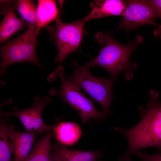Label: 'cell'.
<instances>
[{
    "label": "cell",
    "instance_id": "cell-1",
    "mask_svg": "<svg viewBox=\"0 0 161 161\" xmlns=\"http://www.w3.org/2000/svg\"><path fill=\"white\" fill-rule=\"evenodd\" d=\"M159 97L155 89L151 91L146 106L139 109L142 118L135 126L127 129L114 128L124 136L128 144L126 152L119 157V161H128L131 154L149 147H157L161 152V102Z\"/></svg>",
    "mask_w": 161,
    "mask_h": 161
},
{
    "label": "cell",
    "instance_id": "cell-2",
    "mask_svg": "<svg viewBox=\"0 0 161 161\" xmlns=\"http://www.w3.org/2000/svg\"><path fill=\"white\" fill-rule=\"evenodd\" d=\"M95 38L100 44H106L100 49L96 58L85 64L87 66L90 68L96 66H100L107 70L114 78L122 71L135 69L136 66L130 61L129 59L138 46L139 40L123 45L116 41L108 32L105 33L97 32Z\"/></svg>",
    "mask_w": 161,
    "mask_h": 161
},
{
    "label": "cell",
    "instance_id": "cell-3",
    "mask_svg": "<svg viewBox=\"0 0 161 161\" xmlns=\"http://www.w3.org/2000/svg\"><path fill=\"white\" fill-rule=\"evenodd\" d=\"M36 25L28 24L23 33L3 45L1 48V75L6 74V69L10 65L19 62H29L41 68L36 53L37 37L35 33Z\"/></svg>",
    "mask_w": 161,
    "mask_h": 161
},
{
    "label": "cell",
    "instance_id": "cell-4",
    "mask_svg": "<svg viewBox=\"0 0 161 161\" xmlns=\"http://www.w3.org/2000/svg\"><path fill=\"white\" fill-rule=\"evenodd\" d=\"M72 65L75 70L68 80L84 89L98 102L102 108V112L106 116L110 112L112 89L114 78H96L91 74L89 68L85 64L80 65L73 62Z\"/></svg>",
    "mask_w": 161,
    "mask_h": 161
},
{
    "label": "cell",
    "instance_id": "cell-5",
    "mask_svg": "<svg viewBox=\"0 0 161 161\" xmlns=\"http://www.w3.org/2000/svg\"><path fill=\"white\" fill-rule=\"evenodd\" d=\"M61 10L56 19L55 25H47L44 28L47 31L51 39L54 42L58 50L55 58L60 64L66 56L75 51L80 45L83 36V28L86 22L84 18L74 22L66 23L60 18Z\"/></svg>",
    "mask_w": 161,
    "mask_h": 161
},
{
    "label": "cell",
    "instance_id": "cell-6",
    "mask_svg": "<svg viewBox=\"0 0 161 161\" xmlns=\"http://www.w3.org/2000/svg\"><path fill=\"white\" fill-rule=\"evenodd\" d=\"M64 68L59 65L55 73L61 81V89L59 90L52 88L49 91L52 96L57 95L61 97L76 110L85 123L93 119L102 118L106 117L102 112H99L94 107L92 100L89 99L80 89L70 82L65 77Z\"/></svg>",
    "mask_w": 161,
    "mask_h": 161
},
{
    "label": "cell",
    "instance_id": "cell-7",
    "mask_svg": "<svg viewBox=\"0 0 161 161\" xmlns=\"http://www.w3.org/2000/svg\"><path fill=\"white\" fill-rule=\"evenodd\" d=\"M125 8L122 15L118 30L129 31L153 22L158 17L149 0L124 1Z\"/></svg>",
    "mask_w": 161,
    "mask_h": 161
},
{
    "label": "cell",
    "instance_id": "cell-8",
    "mask_svg": "<svg viewBox=\"0 0 161 161\" xmlns=\"http://www.w3.org/2000/svg\"><path fill=\"white\" fill-rule=\"evenodd\" d=\"M52 100L47 96L42 99L38 96L34 97L33 106L23 110L14 107L13 112H2L1 116H12L17 117L25 129L26 131L36 132L38 134L47 133L52 130L53 127L44 123L42 118V112L46 106L52 102Z\"/></svg>",
    "mask_w": 161,
    "mask_h": 161
},
{
    "label": "cell",
    "instance_id": "cell-9",
    "mask_svg": "<svg viewBox=\"0 0 161 161\" xmlns=\"http://www.w3.org/2000/svg\"><path fill=\"white\" fill-rule=\"evenodd\" d=\"M6 131L14 154L13 161H25L38 134L27 131H17L11 124L6 125Z\"/></svg>",
    "mask_w": 161,
    "mask_h": 161
},
{
    "label": "cell",
    "instance_id": "cell-10",
    "mask_svg": "<svg viewBox=\"0 0 161 161\" xmlns=\"http://www.w3.org/2000/svg\"><path fill=\"white\" fill-rule=\"evenodd\" d=\"M15 1H5L1 5V13L5 15L0 26V42H2L15 33L25 27L27 23L22 19L18 18L14 10Z\"/></svg>",
    "mask_w": 161,
    "mask_h": 161
},
{
    "label": "cell",
    "instance_id": "cell-11",
    "mask_svg": "<svg viewBox=\"0 0 161 161\" xmlns=\"http://www.w3.org/2000/svg\"><path fill=\"white\" fill-rule=\"evenodd\" d=\"M90 6L91 10L84 17L86 22L109 16L122 15L125 8L124 1L120 0H94Z\"/></svg>",
    "mask_w": 161,
    "mask_h": 161
},
{
    "label": "cell",
    "instance_id": "cell-12",
    "mask_svg": "<svg viewBox=\"0 0 161 161\" xmlns=\"http://www.w3.org/2000/svg\"><path fill=\"white\" fill-rule=\"evenodd\" d=\"M51 154L56 161H97L100 151H82L69 148L61 143L52 146Z\"/></svg>",
    "mask_w": 161,
    "mask_h": 161
},
{
    "label": "cell",
    "instance_id": "cell-13",
    "mask_svg": "<svg viewBox=\"0 0 161 161\" xmlns=\"http://www.w3.org/2000/svg\"><path fill=\"white\" fill-rule=\"evenodd\" d=\"M52 129L55 137L63 145L75 144L83 134L80 126L71 122H62Z\"/></svg>",
    "mask_w": 161,
    "mask_h": 161
},
{
    "label": "cell",
    "instance_id": "cell-14",
    "mask_svg": "<svg viewBox=\"0 0 161 161\" xmlns=\"http://www.w3.org/2000/svg\"><path fill=\"white\" fill-rule=\"evenodd\" d=\"M37 27L35 33L38 36L42 27L56 20L59 11L58 10L56 1L51 0H39L37 7Z\"/></svg>",
    "mask_w": 161,
    "mask_h": 161
},
{
    "label": "cell",
    "instance_id": "cell-15",
    "mask_svg": "<svg viewBox=\"0 0 161 161\" xmlns=\"http://www.w3.org/2000/svg\"><path fill=\"white\" fill-rule=\"evenodd\" d=\"M52 130L43 136L35 144L25 161H48L51 149Z\"/></svg>",
    "mask_w": 161,
    "mask_h": 161
},
{
    "label": "cell",
    "instance_id": "cell-16",
    "mask_svg": "<svg viewBox=\"0 0 161 161\" xmlns=\"http://www.w3.org/2000/svg\"><path fill=\"white\" fill-rule=\"evenodd\" d=\"M15 7L23 19L28 24L37 25V7L33 1L18 0L15 1Z\"/></svg>",
    "mask_w": 161,
    "mask_h": 161
},
{
    "label": "cell",
    "instance_id": "cell-17",
    "mask_svg": "<svg viewBox=\"0 0 161 161\" xmlns=\"http://www.w3.org/2000/svg\"><path fill=\"white\" fill-rule=\"evenodd\" d=\"M6 124L1 122L0 126V161H11L13 151L8 140Z\"/></svg>",
    "mask_w": 161,
    "mask_h": 161
},
{
    "label": "cell",
    "instance_id": "cell-18",
    "mask_svg": "<svg viewBox=\"0 0 161 161\" xmlns=\"http://www.w3.org/2000/svg\"><path fill=\"white\" fill-rule=\"evenodd\" d=\"M132 154L138 157L141 161H161V152L159 151L154 154H147L140 151Z\"/></svg>",
    "mask_w": 161,
    "mask_h": 161
},
{
    "label": "cell",
    "instance_id": "cell-19",
    "mask_svg": "<svg viewBox=\"0 0 161 161\" xmlns=\"http://www.w3.org/2000/svg\"><path fill=\"white\" fill-rule=\"evenodd\" d=\"M154 8L158 17L161 19V0H149ZM154 34L156 36L159 37L161 39V25L159 26L154 31Z\"/></svg>",
    "mask_w": 161,
    "mask_h": 161
},
{
    "label": "cell",
    "instance_id": "cell-20",
    "mask_svg": "<svg viewBox=\"0 0 161 161\" xmlns=\"http://www.w3.org/2000/svg\"><path fill=\"white\" fill-rule=\"evenodd\" d=\"M48 161H56L51 153L50 154L49 158Z\"/></svg>",
    "mask_w": 161,
    "mask_h": 161
},
{
    "label": "cell",
    "instance_id": "cell-21",
    "mask_svg": "<svg viewBox=\"0 0 161 161\" xmlns=\"http://www.w3.org/2000/svg\"><path fill=\"white\" fill-rule=\"evenodd\" d=\"M130 161H133L131 160H130Z\"/></svg>",
    "mask_w": 161,
    "mask_h": 161
},
{
    "label": "cell",
    "instance_id": "cell-22",
    "mask_svg": "<svg viewBox=\"0 0 161 161\" xmlns=\"http://www.w3.org/2000/svg\"></svg>",
    "mask_w": 161,
    "mask_h": 161
}]
</instances>
